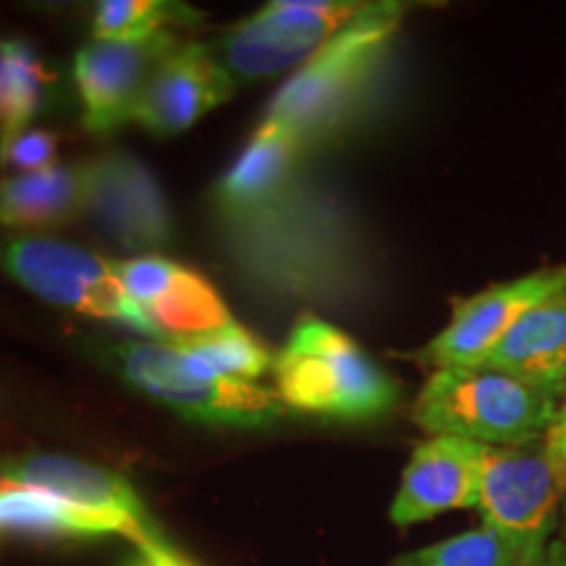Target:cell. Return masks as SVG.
Instances as JSON below:
<instances>
[{
  "label": "cell",
  "instance_id": "cell-1",
  "mask_svg": "<svg viewBox=\"0 0 566 566\" xmlns=\"http://www.w3.org/2000/svg\"><path fill=\"white\" fill-rule=\"evenodd\" d=\"M216 223L233 273L263 296L321 302L352 286L357 271L352 229L307 168L271 202Z\"/></svg>",
  "mask_w": 566,
  "mask_h": 566
},
{
  "label": "cell",
  "instance_id": "cell-2",
  "mask_svg": "<svg viewBox=\"0 0 566 566\" xmlns=\"http://www.w3.org/2000/svg\"><path fill=\"white\" fill-rule=\"evenodd\" d=\"M405 3H365L349 24L325 42L268 105L263 122L279 126L304 155L344 129L391 45Z\"/></svg>",
  "mask_w": 566,
  "mask_h": 566
},
{
  "label": "cell",
  "instance_id": "cell-3",
  "mask_svg": "<svg viewBox=\"0 0 566 566\" xmlns=\"http://www.w3.org/2000/svg\"><path fill=\"white\" fill-rule=\"evenodd\" d=\"M275 394L294 412L370 422L394 412L401 386L336 325L302 315L273 359Z\"/></svg>",
  "mask_w": 566,
  "mask_h": 566
},
{
  "label": "cell",
  "instance_id": "cell-4",
  "mask_svg": "<svg viewBox=\"0 0 566 566\" xmlns=\"http://www.w3.org/2000/svg\"><path fill=\"white\" fill-rule=\"evenodd\" d=\"M562 391L493 365L433 370L412 417L430 436L522 446L548 433Z\"/></svg>",
  "mask_w": 566,
  "mask_h": 566
},
{
  "label": "cell",
  "instance_id": "cell-5",
  "mask_svg": "<svg viewBox=\"0 0 566 566\" xmlns=\"http://www.w3.org/2000/svg\"><path fill=\"white\" fill-rule=\"evenodd\" d=\"M105 359L126 384L189 420L226 428H265L286 412L275 391L250 380L197 375L168 344H111Z\"/></svg>",
  "mask_w": 566,
  "mask_h": 566
},
{
  "label": "cell",
  "instance_id": "cell-6",
  "mask_svg": "<svg viewBox=\"0 0 566 566\" xmlns=\"http://www.w3.org/2000/svg\"><path fill=\"white\" fill-rule=\"evenodd\" d=\"M0 271L38 300L74 313L116 321L158 338L145 310L126 294L116 265L82 247L45 237L0 239Z\"/></svg>",
  "mask_w": 566,
  "mask_h": 566
},
{
  "label": "cell",
  "instance_id": "cell-7",
  "mask_svg": "<svg viewBox=\"0 0 566 566\" xmlns=\"http://www.w3.org/2000/svg\"><path fill=\"white\" fill-rule=\"evenodd\" d=\"M365 3L352 0H279L239 21L218 42L216 59L244 82L304 66Z\"/></svg>",
  "mask_w": 566,
  "mask_h": 566
},
{
  "label": "cell",
  "instance_id": "cell-8",
  "mask_svg": "<svg viewBox=\"0 0 566 566\" xmlns=\"http://www.w3.org/2000/svg\"><path fill=\"white\" fill-rule=\"evenodd\" d=\"M566 478L551 457L546 436L522 446L488 451L480 512L499 530L541 556L562 527Z\"/></svg>",
  "mask_w": 566,
  "mask_h": 566
},
{
  "label": "cell",
  "instance_id": "cell-9",
  "mask_svg": "<svg viewBox=\"0 0 566 566\" xmlns=\"http://www.w3.org/2000/svg\"><path fill=\"white\" fill-rule=\"evenodd\" d=\"M84 212L126 252L155 254L174 239V218L158 179L129 153L84 163Z\"/></svg>",
  "mask_w": 566,
  "mask_h": 566
},
{
  "label": "cell",
  "instance_id": "cell-10",
  "mask_svg": "<svg viewBox=\"0 0 566 566\" xmlns=\"http://www.w3.org/2000/svg\"><path fill=\"white\" fill-rule=\"evenodd\" d=\"M566 286V265L541 268L520 279L495 283L475 296L454 304V313L433 342L412 354L415 363L446 370V367L483 365L509 331L530 307L548 300Z\"/></svg>",
  "mask_w": 566,
  "mask_h": 566
},
{
  "label": "cell",
  "instance_id": "cell-11",
  "mask_svg": "<svg viewBox=\"0 0 566 566\" xmlns=\"http://www.w3.org/2000/svg\"><path fill=\"white\" fill-rule=\"evenodd\" d=\"M6 470H9L11 485L51 493L105 522L113 535L129 537L137 548H150L168 541L147 506L142 504L139 493L118 472L63 454L6 459Z\"/></svg>",
  "mask_w": 566,
  "mask_h": 566
},
{
  "label": "cell",
  "instance_id": "cell-12",
  "mask_svg": "<svg viewBox=\"0 0 566 566\" xmlns=\"http://www.w3.org/2000/svg\"><path fill=\"white\" fill-rule=\"evenodd\" d=\"M181 45L176 30L139 40H90L74 61L87 132L108 134L132 122L153 74Z\"/></svg>",
  "mask_w": 566,
  "mask_h": 566
},
{
  "label": "cell",
  "instance_id": "cell-13",
  "mask_svg": "<svg viewBox=\"0 0 566 566\" xmlns=\"http://www.w3.org/2000/svg\"><path fill=\"white\" fill-rule=\"evenodd\" d=\"M491 446L430 436L415 449L391 504L394 525H417L451 509H478Z\"/></svg>",
  "mask_w": 566,
  "mask_h": 566
},
{
  "label": "cell",
  "instance_id": "cell-14",
  "mask_svg": "<svg viewBox=\"0 0 566 566\" xmlns=\"http://www.w3.org/2000/svg\"><path fill=\"white\" fill-rule=\"evenodd\" d=\"M231 95L233 76L216 53L197 42H184L153 74L134 111V122L155 137H176L205 113L231 101Z\"/></svg>",
  "mask_w": 566,
  "mask_h": 566
},
{
  "label": "cell",
  "instance_id": "cell-15",
  "mask_svg": "<svg viewBox=\"0 0 566 566\" xmlns=\"http://www.w3.org/2000/svg\"><path fill=\"white\" fill-rule=\"evenodd\" d=\"M304 150L279 126L260 122L244 153L212 187L210 205L216 218L239 216L271 202L304 168Z\"/></svg>",
  "mask_w": 566,
  "mask_h": 566
},
{
  "label": "cell",
  "instance_id": "cell-16",
  "mask_svg": "<svg viewBox=\"0 0 566 566\" xmlns=\"http://www.w3.org/2000/svg\"><path fill=\"white\" fill-rule=\"evenodd\" d=\"M483 365L525 375L537 384L566 386V286L530 307Z\"/></svg>",
  "mask_w": 566,
  "mask_h": 566
},
{
  "label": "cell",
  "instance_id": "cell-17",
  "mask_svg": "<svg viewBox=\"0 0 566 566\" xmlns=\"http://www.w3.org/2000/svg\"><path fill=\"white\" fill-rule=\"evenodd\" d=\"M84 212V166H53L0 179L3 229H53Z\"/></svg>",
  "mask_w": 566,
  "mask_h": 566
},
{
  "label": "cell",
  "instance_id": "cell-18",
  "mask_svg": "<svg viewBox=\"0 0 566 566\" xmlns=\"http://www.w3.org/2000/svg\"><path fill=\"white\" fill-rule=\"evenodd\" d=\"M0 535L30 541H92L113 535V530L51 493L13 485L0 488Z\"/></svg>",
  "mask_w": 566,
  "mask_h": 566
},
{
  "label": "cell",
  "instance_id": "cell-19",
  "mask_svg": "<svg viewBox=\"0 0 566 566\" xmlns=\"http://www.w3.org/2000/svg\"><path fill=\"white\" fill-rule=\"evenodd\" d=\"M160 344L197 338L231 325V313L212 283L192 268H176L168 286L145 307Z\"/></svg>",
  "mask_w": 566,
  "mask_h": 566
},
{
  "label": "cell",
  "instance_id": "cell-20",
  "mask_svg": "<svg viewBox=\"0 0 566 566\" xmlns=\"http://www.w3.org/2000/svg\"><path fill=\"white\" fill-rule=\"evenodd\" d=\"M51 71L27 40H0V137L30 129L48 101Z\"/></svg>",
  "mask_w": 566,
  "mask_h": 566
},
{
  "label": "cell",
  "instance_id": "cell-21",
  "mask_svg": "<svg viewBox=\"0 0 566 566\" xmlns=\"http://www.w3.org/2000/svg\"><path fill=\"white\" fill-rule=\"evenodd\" d=\"M181 354L184 363L205 378L254 380L273 370V359L263 344L242 325L231 323L212 334L168 344Z\"/></svg>",
  "mask_w": 566,
  "mask_h": 566
},
{
  "label": "cell",
  "instance_id": "cell-22",
  "mask_svg": "<svg viewBox=\"0 0 566 566\" xmlns=\"http://www.w3.org/2000/svg\"><path fill=\"white\" fill-rule=\"evenodd\" d=\"M535 558L520 541L483 525L394 558L391 566H527Z\"/></svg>",
  "mask_w": 566,
  "mask_h": 566
},
{
  "label": "cell",
  "instance_id": "cell-23",
  "mask_svg": "<svg viewBox=\"0 0 566 566\" xmlns=\"http://www.w3.org/2000/svg\"><path fill=\"white\" fill-rule=\"evenodd\" d=\"M200 19L192 6L168 0H103L92 19V40H139Z\"/></svg>",
  "mask_w": 566,
  "mask_h": 566
},
{
  "label": "cell",
  "instance_id": "cell-24",
  "mask_svg": "<svg viewBox=\"0 0 566 566\" xmlns=\"http://www.w3.org/2000/svg\"><path fill=\"white\" fill-rule=\"evenodd\" d=\"M59 139L45 129H24L0 137V168L13 174H38L55 166Z\"/></svg>",
  "mask_w": 566,
  "mask_h": 566
},
{
  "label": "cell",
  "instance_id": "cell-25",
  "mask_svg": "<svg viewBox=\"0 0 566 566\" xmlns=\"http://www.w3.org/2000/svg\"><path fill=\"white\" fill-rule=\"evenodd\" d=\"M122 566H197V564L192 558L184 556L171 541H163L158 546L137 548Z\"/></svg>",
  "mask_w": 566,
  "mask_h": 566
},
{
  "label": "cell",
  "instance_id": "cell-26",
  "mask_svg": "<svg viewBox=\"0 0 566 566\" xmlns=\"http://www.w3.org/2000/svg\"><path fill=\"white\" fill-rule=\"evenodd\" d=\"M546 443H548L551 457H554L558 470H562L566 478V386H564L562 399H558L554 422H551V428L546 433Z\"/></svg>",
  "mask_w": 566,
  "mask_h": 566
},
{
  "label": "cell",
  "instance_id": "cell-27",
  "mask_svg": "<svg viewBox=\"0 0 566 566\" xmlns=\"http://www.w3.org/2000/svg\"><path fill=\"white\" fill-rule=\"evenodd\" d=\"M527 566H566V520L562 522V527H558L554 541L548 543V548Z\"/></svg>",
  "mask_w": 566,
  "mask_h": 566
},
{
  "label": "cell",
  "instance_id": "cell-28",
  "mask_svg": "<svg viewBox=\"0 0 566 566\" xmlns=\"http://www.w3.org/2000/svg\"><path fill=\"white\" fill-rule=\"evenodd\" d=\"M9 483V470H6V459H0V488Z\"/></svg>",
  "mask_w": 566,
  "mask_h": 566
}]
</instances>
